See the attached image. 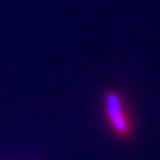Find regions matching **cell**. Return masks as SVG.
Instances as JSON below:
<instances>
[{
	"mask_svg": "<svg viewBox=\"0 0 160 160\" xmlns=\"http://www.w3.org/2000/svg\"><path fill=\"white\" fill-rule=\"evenodd\" d=\"M105 108H107V117L112 129L118 135L128 136L131 132L129 118L127 117V111L124 107V101L115 91H110L105 96Z\"/></svg>",
	"mask_w": 160,
	"mask_h": 160,
	"instance_id": "obj_1",
	"label": "cell"
}]
</instances>
